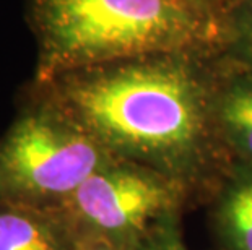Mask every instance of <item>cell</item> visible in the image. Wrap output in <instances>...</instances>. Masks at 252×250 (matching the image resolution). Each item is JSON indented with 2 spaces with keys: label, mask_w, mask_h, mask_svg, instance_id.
<instances>
[{
  "label": "cell",
  "mask_w": 252,
  "mask_h": 250,
  "mask_svg": "<svg viewBox=\"0 0 252 250\" xmlns=\"http://www.w3.org/2000/svg\"><path fill=\"white\" fill-rule=\"evenodd\" d=\"M226 38L220 54L252 68V0H226Z\"/></svg>",
  "instance_id": "ba28073f"
},
{
  "label": "cell",
  "mask_w": 252,
  "mask_h": 250,
  "mask_svg": "<svg viewBox=\"0 0 252 250\" xmlns=\"http://www.w3.org/2000/svg\"><path fill=\"white\" fill-rule=\"evenodd\" d=\"M181 216H171L142 242L137 250H189L182 241Z\"/></svg>",
  "instance_id": "9c48e42d"
},
{
  "label": "cell",
  "mask_w": 252,
  "mask_h": 250,
  "mask_svg": "<svg viewBox=\"0 0 252 250\" xmlns=\"http://www.w3.org/2000/svg\"><path fill=\"white\" fill-rule=\"evenodd\" d=\"M210 57L143 56L33 86L116 159L164 175L186 190L192 205H207L231 167L210 117Z\"/></svg>",
  "instance_id": "6da1fadb"
},
{
  "label": "cell",
  "mask_w": 252,
  "mask_h": 250,
  "mask_svg": "<svg viewBox=\"0 0 252 250\" xmlns=\"http://www.w3.org/2000/svg\"><path fill=\"white\" fill-rule=\"evenodd\" d=\"M213 130L231 166L252 169V68L217 54L208 60Z\"/></svg>",
  "instance_id": "5b68a950"
},
{
  "label": "cell",
  "mask_w": 252,
  "mask_h": 250,
  "mask_svg": "<svg viewBox=\"0 0 252 250\" xmlns=\"http://www.w3.org/2000/svg\"><path fill=\"white\" fill-rule=\"evenodd\" d=\"M73 250H122L109 242L98 241V239H77Z\"/></svg>",
  "instance_id": "30bf717a"
},
{
  "label": "cell",
  "mask_w": 252,
  "mask_h": 250,
  "mask_svg": "<svg viewBox=\"0 0 252 250\" xmlns=\"http://www.w3.org/2000/svg\"><path fill=\"white\" fill-rule=\"evenodd\" d=\"M212 229L224 250H252V169L231 166L208 201Z\"/></svg>",
  "instance_id": "8992f818"
},
{
  "label": "cell",
  "mask_w": 252,
  "mask_h": 250,
  "mask_svg": "<svg viewBox=\"0 0 252 250\" xmlns=\"http://www.w3.org/2000/svg\"><path fill=\"white\" fill-rule=\"evenodd\" d=\"M37 46L33 84L62 73L155 54L217 56L224 3L203 0H26Z\"/></svg>",
  "instance_id": "7a4b0ae2"
},
{
  "label": "cell",
  "mask_w": 252,
  "mask_h": 250,
  "mask_svg": "<svg viewBox=\"0 0 252 250\" xmlns=\"http://www.w3.org/2000/svg\"><path fill=\"white\" fill-rule=\"evenodd\" d=\"M203 2H213V3H224L226 0H203Z\"/></svg>",
  "instance_id": "8fae6325"
},
{
  "label": "cell",
  "mask_w": 252,
  "mask_h": 250,
  "mask_svg": "<svg viewBox=\"0 0 252 250\" xmlns=\"http://www.w3.org/2000/svg\"><path fill=\"white\" fill-rule=\"evenodd\" d=\"M75 242L56 211L0 203V250H73Z\"/></svg>",
  "instance_id": "52a82bcc"
},
{
  "label": "cell",
  "mask_w": 252,
  "mask_h": 250,
  "mask_svg": "<svg viewBox=\"0 0 252 250\" xmlns=\"http://www.w3.org/2000/svg\"><path fill=\"white\" fill-rule=\"evenodd\" d=\"M116 158L33 86L0 138V203L54 211Z\"/></svg>",
  "instance_id": "3957f363"
},
{
  "label": "cell",
  "mask_w": 252,
  "mask_h": 250,
  "mask_svg": "<svg viewBox=\"0 0 252 250\" xmlns=\"http://www.w3.org/2000/svg\"><path fill=\"white\" fill-rule=\"evenodd\" d=\"M190 206V196L173 180L116 159L91 174L54 211L77 239L137 250L161 222Z\"/></svg>",
  "instance_id": "277c9868"
}]
</instances>
